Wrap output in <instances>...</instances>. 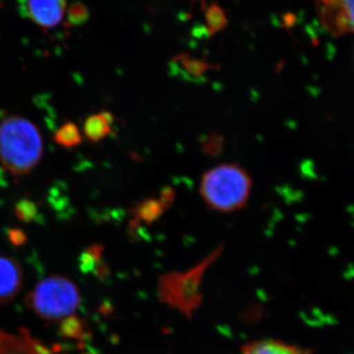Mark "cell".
Listing matches in <instances>:
<instances>
[{
	"mask_svg": "<svg viewBox=\"0 0 354 354\" xmlns=\"http://www.w3.org/2000/svg\"><path fill=\"white\" fill-rule=\"evenodd\" d=\"M315 3L319 18L330 34L354 32V0H316Z\"/></svg>",
	"mask_w": 354,
	"mask_h": 354,
	"instance_id": "cell-4",
	"label": "cell"
},
{
	"mask_svg": "<svg viewBox=\"0 0 354 354\" xmlns=\"http://www.w3.org/2000/svg\"><path fill=\"white\" fill-rule=\"evenodd\" d=\"M66 0H27V10L35 24L53 29L64 19Z\"/></svg>",
	"mask_w": 354,
	"mask_h": 354,
	"instance_id": "cell-5",
	"label": "cell"
},
{
	"mask_svg": "<svg viewBox=\"0 0 354 354\" xmlns=\"http://www.w3.org/2000/svg\"><path fill=\"white\" fill-rule=\"evenodd\" d=\"M205 22L209 36H215L227 26V18L225 11L218 3H212L205 7Z\"/></svg>",
	"mask_w": 354,
	"mask_h": 354,
	"instance_id": "cell-11",
	"label": "cell"
},
{
	"mask_svg": "<svg viewBox=\"0 0 354 354\" xmlns=\"http://www.w3.org/2000/svg\"><path fill=\"white\" fill-rule=\"evenodd\" d=\"M242 354H306V351L286 342L268 339L247 344Z\"/></svg>",
	"mask_w": 354,
	"mask_h": 354,
	"instance_id": "cell-9",
	"label": "cell"
},
{
	"mask_svg": "<svg viewBox=\"0 0 354 354\" xmlns=\"http://www.w3.org/2000/svg\"><path fill=\"white\" fill-rule=\"evenodd\" d=\"M80 291L71 279L50 276L41 279L26 297V304L39 318L50 323L67 320L80 305Z\"/></svg>",
	"mask_w": 354,
	"mask_h": 354,
	"instance_id": "cell-3",
	"label": "cell"
},
{
	"mask_svg": "<svg viewBox=\"0 0 354 354\" xmlns=\"http://www.w3.org/2000/svg\"><path fill=\"white\" fill-rule=\"evenodd\" d=\"M39 209L36 203L32 200L21 199L17 204L15 205V216L22 223H31L38 216Z\"/></svg>",
	"mask_w": 354,
	"mask_h": 354,
	"instance_id": "cell-13",
	"label": "cell"
},
{
	"mask_svg": "<svg viewBox=\"0 0 354 354\" xmlns=\"http://www.w3.org/2000/svg\"><path fill=\"white\" fill-rule=\"evenodd\" d=\"M8 239L16 246L24 245L27 242V235L20 228H13L8 232Z\"/></svg>",
	"mask_w": 354,
	"mask_h": 354,
	"instance_id": "cell-14",
	"label": "cell"
},
{
	"mask_svg": "<svg viewBox=\"0 0 354 354\" xmlns=\"http://www.w3.org/2000/svg\"><path fill=\"white\" fill-rule=\"evenodd\" d=\"M38 127L27 118L11 116L0 123V162L14 177L25 176L43 157Z\"/></svg>",
	"mask_w": 354,
	"mask_h": 354,
	"instance_id": "cell-1",
	"label": "cell"
},
{
	"mask_svg": "<svg viewBox=\"0 0 354 354\" xmlns=\"http://www.w3.org/2000/svg\"><path fill=\"white\" fill-rule=\"evenodd\" d=\"M4 2H6V0H0V9L4 6Z\"/></svg>",
	"mask_w": 354,
	"mask_h": 354,
	"instance_id": "cell-15",
	"label": "cell"
},
{
	"mask_svg": "<svg viewBox=\"0 0 354 354\" xmlns=\"http://www.w3.org/2000/svg\"><path fill=\"white\" fill-rule=\"evenodd\" d=\"M113 114L109 111H101L88 116L84 123V134L91 142H100L113 131Z\"/></svg>",
	"mask_w": 354,
	"mask_h": 354,
	"instance_id": "cell-8",
	"label": "cell"
},
{
	"mask_svg": "<svg viewBox=\"0 0 354 354\" xmlns=\"http://www.w3.org/2000/svg\"><path fill=\"white\" fill-rule=\"evenodd\" d=\"M172 202H174V190L165 189L158 199L150 198L134 207L133 209L134 221L151 225L164 215L167 209L171 207Z\"/></svg>",
	"mask_w": 354,
	"mask_h": 354,
	"instance_id": "cell-7",
	"label": "cell"
},
{
	"mask_svg": "<svg viewBox=\"0 0 354 354\" xmlns=\"http://www.w3.org/2000/svg\"><path fill=\"white\" fill-rule=\"evenodd\" d=\"M174 62L183 71L184 75L189 77L190 79H202L209 70L214 69L213 65L209 62L192 57L186 53L177 55L174 58Z\"/></svg>",
	"mask_w": 354,
	"mask_h": 354,
	"instance_id": "cell-10",
	"label": "cell"
},
{
	"mask_svg": "<svg viewBox=\"0 0 354 354\" xmlns=\"http://www.w3.org/2000/svg\"><path fill=\"white\" fill-rule=\"evenodd\" d=\"M252 179L239 165L225 164L203 174L199 192L214 211L232 213L243 209L250 197Z\"/></svg>",
	"mask_w": 354,
	"mask_h": 354,
	"instance_id": "cell-2",
	"label": "cell"
},
{
	"mask_svg": "<svg viewBox=\"0 0 354 354\" xmlns=\"http://www.w3.org/2000/svg\"><path fill=\"white\" fill-rule=\"evenodd\" d=\"M55 141L64 148H73L80 145L82 136L75 123L67 122L55 132Z\"/></svg>",
	"mask_w": 354,
	"mask_h": 354,
	"instance_id": "cell-12",
	"label": "cell"
},
{
	"mask_svg": "<svg viewBox=\"0 0 354 354\" xmlns=\"http://www.w3.org/2000/svg\"><path fill=\"white\" fill-rule=\"evenodd\" d=\"M23 286V270L18 261L0 256V306L12 302Z\"/></svg>",
	"mask_w": 354,
	"mask_h": 354,
	"instance_id": "cell-6",
	"label": "cell"
}]
</instances>
